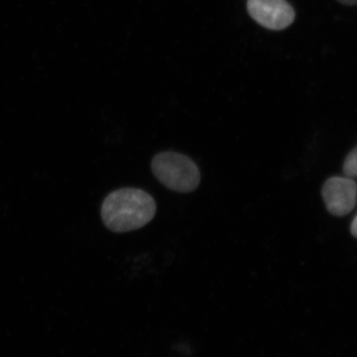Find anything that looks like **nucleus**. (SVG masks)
Segmentation results:
<instances>
[{"label": "nucleus", "mask_w": 357, "mask_h": 357, "mask_svg": "<svg viewBox=\"0 0 357 357\" xmlns=\"http://www.w3.org/2000/svg\"><path fill=\"white\" fill-rule=\"evenodd\" d=\"M156 202L147 192L124 188L110 192L102 206V222L117 234L145 227L156 213Z\"/></svg>", "instance_id": "obj_1"}, {"label": "nucleus", "mask_w": 357, "mask_h": 357, "mask_svg": "<svg viewBox=\"0 0 357 357\" xmlns=\"http://www.w3.org/2000/svg\"><path fill=\"white\" fill-rule=\"evenodd\" d=\"M152 172L161 184L178 192H191L199 187L201 174L197 164L177 152L166 151L152 160Z\"/></svg>", "instance_id": "obj_2"}, {"label": "nucleus", "mask_w": 357, "mask_h": 357, "mask_svg": "<svg viewBox=\"0 0 357 357\" xmlns=\"http://www.w3.org/2000/svg\"><path fill=\"white\" fill-rule=\"evenodd\" d=\"M249 15L267 29L284 30L295 20V11L286 0H248Z\"/></svg>", "instance_id": "obj_3"}, {"label": "nucleus", "mask_w": 357, "mask_h": 357, "mask_svg": "<svg viewBox=\"0 0 357 357\" xmlns=\"http://www.w3.org/2000/svg\"><path fill=\"white\" fill-rule=\"evenodd\" d=\"M321 196L326 210L337 217L349 215L357 202V185L349 177H333L326 181Z\"/></svg>", "instance_id": "obj_4"}, {"label": "nucleus", "mask_w": 357, "mask_h": 357, "mask_svg": "<svg viewBox=\"0 0 357 357\" xmlns=\"http://www.w3.org/2000/svg\"><path fill=\"white\" fill-rule=\"evenodd\" d=\"M344 173L347 177L357 178V146L345 158Z\"/></svg>", "instance_id": "obj_5"}, {"label": "nucleus", "mask_w": 357, "mask_h": 357, "mask_svg": "<svg viewBox=\"0 0 357 357\" xmlns=\"http://www.w3.org/2000/svg\"><path fill=\"white\" fill-rule=\"evenodd\" d=\"M351 231L352 236L357 238V215L354 218V220H352Z\"/></svg>", "instance_id": "obj_6"}, {"label": "nucleus", "mask_w": 357, "mask_h": 357, "mask_svg": "<svg viewBox=\"0 0 357 357\" xmlns=\"http://www.w3.org/2000/svg\"><path fill=\"white\" fill-rule=\"evenodd\" d=\"M337 1L344 6H357V0H337Z\"/></svg>", "instance_id": "obj_7"}]
</instances>
